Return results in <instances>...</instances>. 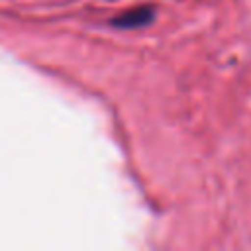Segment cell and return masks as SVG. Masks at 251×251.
<instances>
[{"label": "cell", "mask_w": 251, "mask_h": 251, "mask_svg": "<svg viewBox=\"0 0 251 251\" xmlns=\"http://www.w3.org/2000/svg\"><path fill=\"white\" fill-rule=\"evenodd\" d=\"M153 20V8L149 6H141V8H133V10H127L124 14H120L114 24L118 27H141L145 24H149Z\"/></svg>", "instance_id": "6da1fadb"}]
</instances>
